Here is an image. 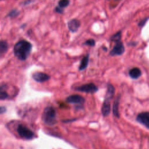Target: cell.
<instances>
[{
    "instance_id": "9",
    "label": "cell",
    "mask_w": 149,
    "mask_h": 149,
    "mask_svg": "<svg viewBox=\"0 0 149 149\" xmlns=\"http://www.w3.org/2000/svg\"><path fill=\"white\" fill-rule=\"evenodd\" d=\"M80 26V22L79 20L73 19L69 20L68 23V27L69 30L73 33L76 32L78 30Z\"/></svg>"
},
{
    "instance_id": "1",
    "label": "cell",
    "mask_w": 149,
    "mask_h": 149,
    "mask_svg": "<svg viewBox=\"0 0 149 149\" xmlns=\"http://www.w3.org/2000/svg\"><path fill=\"white\" fill-rule=\"evenodd\" d=\"M31 49L32 44L25 40H22L14 45L13 52L15 56L19 60L25 61L30 55Z\"/></svg>"
},
{
    "instance_id": "15",
    "label": "cell",
    "mask_w": 149,
    "mask_h": 149,
    "mask_svg": "<svg viewBox=\"0 0 149 149\" xmlns=\"http://www.w3.org/2000/svg\"><path fill=\"white\" fill-rule=\"evenodd\" d=\"M8 44L6 41L4 40H1L0 42V54L1 55H3L6 53L8 49Z\"/></svg>"
},
{
    "instance_id": "22",
    "label": "cell",
    "mask_w": 149,
    "mask_h": 149,
    "mask_svg": "<svg viewBox=\"0 0 149 149\" xmlns=\"http://www.w3.org/2000/svg\"><path fill=\"white\" fill-rule=\"evenodd\" d=\"M6 111V108L4 107H1L0 108V112L1 113H3Z\"/></svg>"
},
{
    "instance_id": "20",
    "label": "cell",
    "mask_w": 149,
    "mask_h": 149,
    "mask_svg": "<svg viewBox=\"0 0 149 149\" xmlns=\"http://www.w3.org/2000/svg\"><path fill=\"white\" fill-rule=\"evenodd\" d=\"M19 14V10H17V9H13V10H11V11L9 13L8 16H9V17H13L17 16Z\"/></svg>"
},
{
    "instance_id": "18",
    "label": "cell",
    "mask_w": 149,
    "mask_h": 149,
    "mask_svg": "<svg viewBox=\"0 0 149 149\" xmlns=\"http://www.w3.org/2000/svg\"><path fill=\"white\" fill-rule=\"evenodd\" d=\"M83 44L86 45H88L90 47H94L95 46V41L94 39H88L87 41H86Z\"/></svg>"
},
{
    "instance_id": "6",
    "label": "cell",
    "mask_w": 149,
    "mask_h": 149,
    "mask_svg": "<svg viewBox=\"0 0 149 149\" xmlns=\"http://www.w3.org/2000/svg\"><path fill=\"white\" fill-rule=\"evenodd\" d=\"M125 52V47L121 41L117 42L113 46L112 49L110 51L111 56H116L122 55Z\"/></svg>"
},
{
    "instance_id": "19",
    "label": "cell",
    "mask_w": 149,
    "mask_h": 149,
    "mask_svg": "<svg viewBox=\"0 0 149 149\" xmlns=\"http://www.w3.org/2000/svg\"><path fill=\"white\" fill-rule=\"evenodd\" d=\"M8 97V93L5 91V90L1 89V92H0V98L1 100H5Z\"/></svg>"
},
{
    "instance_id": "7",
    "label": "cell",
    "mask_w": 149,
    "mask_h": 149,
    "mask_svg": "<svg viewBox=\"0 0 149 149\" xmlns=\"http://www.w3.org/2000/svg\"><path fill=\"white\" fill-rule=\"evenodd\" d=\"M32 77L35 81L37 82L42 83L49 80L51 77L49 75L44 72H36L32 74Z\"/></svg>"
},
{
    "instance_id": "14",
    "label": "cell",
    "mask_w": 149,
    "mask_h": 149,
    "mask_svg": "<svg viewBox=\"0 0 149 149\" xmlns=\"http://www.w3.org/2000/svg\"><path fill=\"white\" fill-rule=\"evenodd\" d=\"M119 96H118L115 100L113 105V113L116 117H119Z\"/></svg>"
},
{
    "instance_id": "5",
    "label": "cell",
    "mask_w": 149,
    "mask_h": 149,
    "mask_svg": "<svg viewBox=\"0 0 149 149\" xmlns=\"http://www.w3.org/2000/svg\"><path fill=\"white\" fill-rule=\"evenodd\" d=\"M136 119L138 122L149 129V112H144L139 113Z\"/></svg>"
},
{
    "instance_id": "8",
    "label": "cell",
    "mask_w": 149,
    "mask_h": 149,
    "mask_svg": "<svg viewBox=\"0 0 149 149\" xmlns=\"http://www.w3.org/2000/svg\"><path fill=\"white\" fill-rule=\"evenodd\" d=\"M84 98L80 95H72L66 98V101L72 104H81L84 102Z\"/></svg>"
},
{
    "instance_id": "11",
    "label": "cell",
    "mask_w": 149,
    "mask_h": 149,
    "mask_svg": "<svg viewBox=\"0 0 149 149\" xmlns=\"http://www.w3.org/2000/svg\"><path fill=\"white\" fill-rule=\"evenodd\" d=\"M115 94V88L111 84H108V88H107V91L105 95V100L109 101L112 98Z\"/></svg>"
},
{
    "instance_id": "13",
    "label": "cell",
    "mask_w": 149,
    "mask_h": 149,
    "mask_svg": "<svg viewBox=\"0 0 149 149\" xmlns=\"http://www.w3.org/2000/svg\"><path fill=\"white\" fill-rule=\"evenodd\" d=\"M88 61H89V54H87L86 56H84L82 60L81 61L80 65L79 67V70L81 71V70H83L84 69H85L88 66Z\"/></svg>"
},
{
    "instance_id": "4",
    "label": "cell",
    "mask_w": 149,
    "mask_h": 149,
    "mask_svg": "<svg viewBox=\"0 0 149 149\" xmlns=\"http://www.w3.org/2000/svg\"><path fill=\"white\" fill-rule=\"evenodd\" d=\"M76 90L87 93H94L98 91V87L94 83H88L81 85L76 88Z\"/></svg>"
},
{
    "instance_id": "10",
    "label": "cell",
    "mask_w": 149,
    "mask_h": 149,
    "mask_svg": "<svg viewBox=\"0 0 149 149\" xmlns=\"http://www.w3.org/2000/svg\"><path fill=\"white\" fill-rule=\"evenodd\" d=\"M102 113L104 116H107L109 115L111 112V104L109 101L108 100H104L102 107Z\"/></svg>"
},
{
    "instance_id": "16",
    "label": "cell",
    "mask_w": 149,
    "mask_h": 149,
    "mask_svg": "<svg viewBox=\"0 0 149 149\" xmlns=\"http://www.w3.org/2000/svg\"><path fill=\"white\" fill-rule=\"evenodd\" d=\"M121 38V32L118 31L111 37V40L115 42H119Z\"/></svg>"
},
{
    "instance_id": "21",
    "label": "cell",
    "mask_w": 149,
    "mask_h": 149,
    "mask_svg": "<svg viewBox=\"0 0 149 149\" xmlns=\"http://www.w3.org/2000/svg\"><path fill=\"white\" fill-rule=\"evenodd\" d=\"M55 11L57 13H63V8H60L59 6H56L55 7Z\"/></svg>"
},
{
    "instance_id": "17",
    "label": "cell",
    "mask_w": 149,
    "mask_h": 149,
    "mask_svg": "<svg viewBox=\"0 0 149 149\" xmlns=\"http://www.w3.org/2000/svg\"><path fill=\"white\" fill-rule=\"evenodd\" d=\"M70 3L69 0H59L58 2V6L61 8L67 7Z\"/></svg>"
},
{
    "instance_id": "3",
    "label": "cell",
    "mask_w": 149,
    "mask_h": 149,
    "mask_svg": "<svg viewBox=\"0 0 149 149\" xmlns=\"http://www.w3.org/2000/svg\"><path fill=\"white\" fill-rule=\"evenodd\" d=\"M17 131L19 135L24 139L30 140L32 139L34 136V133L30 129L22 125H18Z\"/></svg>"
},
{
    "instance_id": "12",
    "label": "cell",
    "mask_w": 149,
    "mask_h": 149,
    "mask_svg": "<svg viewBox=\"0 0 149 149\" xmlns=\"http://www.w3.org/2000/svg\"><path fill=\"white\" fill-rule=\"evenodd\" d=\"M129 76L132 79H137L141 75V72L138 68H134L129 71Z\"/></svg>"
},
{
    "instance_id": "2",
    "label": "cell",
    "mask_w": 149,
    "mask_h": 149,
    "mask_svg": "<svg viewBox=\"0 0 149 149\" xmlns=\"http://www.w3.org/2000/svg\"><path fill=\"white\" fill-rule=\"evenodd\" d=\"M43 122L48 125H53L56 123V111L53 107H46L42 115Z\"/></svg>"
}]
</instances>
